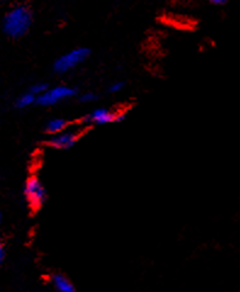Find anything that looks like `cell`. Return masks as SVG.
<instances>
[{"label": "cell", "instance_id": "1", "mask_svg": "<svg viewBox=\"0 0 240 292\" xmlns=\"http://www.w3.org/2000/svg\"><path fill=\"white\" fill-rule=\"evenodd\" d=\"M33 23V12L27 5H16L7 10L2 17L1 28L6 37L20 39L28 33Z\"/></svg>", "mask_w": 240, "mask_h": 292}, {"label": "cell", "instance_id": "8", "mask_svg": "<svg viewBox=\"0 0 240 292\" xmlns=\"http://www.w3.org/2000/svg\"><path fill=\"white\" fill-rule=\"evenodd\" d=\"M67 128H70V122L65 118L61 117H55L49 120L48 122L44 125V132L45 134H48L49 137H53V135L60 134L64 130H66Z\"/></svg>", "mask_w": 240, "mask_h": 292}, {"label": "cell", "instance_id": "12", "mask_svg": "<svg viewBox=\"0 0 240 292\" xmlns=\"http://www.w3.org/2000/svg\"><path fill=\"white\" fill-rule=\"evenodd\" d=\"M123 88H125V82L117 81V82H113V83L110 84L108 91L110 94H117V93H120V91H122Z\"/></svg>", "mask_w": 240, "mask_h": 292}, {"label": "cell", "instance_id": "10", "mask_svg": "<svg viewBox=\"0 0 240 292\" xmlns=\"http://www.w3.org/2000/svg\"><path fill=\"white\" fill-rule=\"evenodd\" d=\"M49 88H50V86H49L46 83H43V82H38V83H34L33 85L29 86L28 90L31 91V93H33L34 95L38 98V96H41L42 94L45 93V91L48 90Z\"/></svg>", "mask_w": 240, "mask_h": 292}, {"label": "cell", "instance_id": "2", "mask_svg": "<svg viewBox=\"0 0 240 292\" xmlns=\"http://www.w3.org/2000/svg\"><path fill=\"white\" fill-rule=\"evenodd\" d=\"M89 55H90V49L84 48V46L75 48L63 54L53 63L54 73L59 74V76H65V74L72 72L75 68L86 63Z\"/></svg>", "mask_w": 240, "mask_h": 292}, {"label": "cell", "instance_id": "3", "mask_svg": "<svg viewBox=\"0 0 240 292\" xmlns=\"http://www.w3.org/2000/svg\"><path fill=\"white\" fill-rule=\"evenodd\" d=\"M23 195L27 204L33 211L41 209L48 199V192L45 187L37 175L32 174L27 178L23 187Z\"/></svg>", "mask_w": 240, "mask_h": 292}, {"label": "cell", "instance_id": "15", "mask_svg": "<svg viewBox=\"0 0 240 292\" xmlns=\"http://www.w3.org/2000/svg\"><path fill=\"white\" fill-rule=\"evenodd\" d=\"M207 1L212 5H224L227 2V0H207Z\"/></svg>", "mask_w": 240, "mask_h": 292}, {"label": "cell", "instance_id": "13", "mask_svg": "<svg viewBox=\"0 0 240 292\" xmlns=\"http://www.w3.org/2000/svg\"><path fill=\"white\" fill-rule=\"evenodd\" d=\"M6 256H7L6 246H5L4 244H0V264H1V266L5 262V259H6Z\"/></svg>", "mask_w": 240, "mask_h": 292}, {"label": "cell", "instance_id": "6", "mask_svg": "<svg viewBox=\"0 0 240 292\" xmlns=\"http://www.w3.org/2000/svg\"><path fill=\"white\" fill-rule=\"evenodd\" d=\"M117 111H111L109 108H96L82 118L81 122L86 125H104L109 123H116Z\"/></svg>", "mask_w": 240, "mask_h": 292}, {"label": "cell", "instance_id": "5", "mask_svg": "<svg viewBox=\"0 0 240 292\" xmlns=\"http://www.w3.org/2000/svg\"><path fill=\"white\" fill-rule=\"evenodd\" d=\"M82 135V127H75V128H67L64 130L60 134L53 135V137L48 138L46 140V145L49 147L54 148V150H70L73 147L77 142L80 140Z\"/></svg>", "mask_w": 240, "mask_h": 292}, {"label": "cell", "instance_id": "4", "mask_svg": "<svg viewBox=\"0 0 240 292\" xmlns=\"http://www.w3.org/2000/svg\"><path fill=\"white\" fill-rule=\"evenodd\" d=\"M77 95V89L68 85H55L49 88L48 90L37 99V105L42 107H51L58 104L75 98Z\"/></svg>", "mask_w": 240, "mask_h": 292}, {"label": "cell", "instance_id": "7", "mask_svg": "<svg viewBox=\"0 0 240 292\" xmlns=\"http://www.w3.org/2000/svg\"><path fill=\"white\" fill-rule=\"evenodd\" d=\"M50 283L56 292H77L72 281L61 273H55L50 276Z\"/></svg>", "mask_w": 240, "mask_h": 292}, {"label": "cell", "instance_id": "11", "mask_svg": "<svg viewBox=\"0 0 240 292\" xmlns=\"http://www.w3.org/2000/svg\"><path fill=\"white\" fill-rule=\"evenodd\" d=\"M78 100L82 104H91L95 103L98 100V94L94 93V91H84L82 93L80 96H78Z\"/></svg>", "mask_w": 240, "mask_h": 292}, {"label": "cell", "instance_id": "9", "mask_svg": "<svg viewBox=\"0 0 240 292\" xmlns=\"http://www.w3.org/2000/svg\"><path fill=\"white\" fill-rule=\"evenodd\" d=\"M37 96L33 93H31L29 90H27L26 93L21 94L19 98L15 100V107L19 110H24V108L31 107L32 105H37Z\"/></svg>", "mask_w": 240, "mask_h": 292}, {"label": "cell", "instance_id": "14", "mask_svg": "<svg viewBox=\"0 0 240 292\" xmlns=\"http://www.w3.org/2000/svg\"><path fill=\"white\" fill-rule=\"evenodd\" d=\"M126 118V112L125 111H117V117H116V123L123 122Z\"/></svg>", "mask_w": 240, "mask_h": 292}]
</instances>
